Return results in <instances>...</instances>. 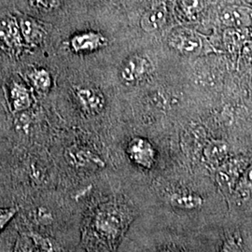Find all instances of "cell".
<instances>
[{
    "label": "cell",
    "instance_id": "1",
    "mask_svg": "<svg viewBox=\"0 0 252 252\" xmlns=\"http://www.w3.org/2000/svg\"><path fill=\"white\" fill-rule=\"evenodd\" d=\"M135 211L122 197L100 199L83 218L81 243L87 252H115L135 220Z\"/></svg>",
    "mask_w": 252,
    "mask_h": 252
},
{
    "label": "cell",
    "instance_id": "2",
    "mask_svg": "<svg viewBox=\"0 0 252 252\" xmlns=\"http://www.w3.org/2000/svg\"><path fill=\"white\" fill-rule=\"evenodd\" d=\"M168 44L180 54L194 56L203 51V40L197 33L189 29H178L172 32Z\"/></svg>",
    "mask_w": 252,
    "mask_h": 252
},
{
    "label": "cell",
    "instance_id": "3",
    "mask_svg": "<svg viewBox=\"0 0 252 252\" xmlns=\"http://www.w3.org/2000/svg\"><path fill=\"white\" fill-rule=\"evenodd\" d=\"M0 43L9 51V54H21L25 43L18 20L15 17L8 16L0 20Z\"/></svg>",
    "mask_w": 252,
    "mask_h": 252
},
{
    "label": "cell",
    "instance_id": "4",
    "mask_svg": "<svg viewBox=\"0 0 252 252\" xmlns=\"http://www.w3.org/2000/svg\"><path fill=\"white\" fill-rule=\"evenodd\" d=\"M219 18L225 27L242 29L252 25V9L243 5H227L220 9Z\"/></svg>",
    "mask_w": 252,
    "mask_h": 252
},
{
    "label": "cell",
    "instance_id": "5",
    "mask_svg": "<svg viewBox=\"0 0 252 252\" xmlns=\"http://www.w3.org/2000/svg\"><path fill=\"white\" fill-rule=\"evenodd\" d=\"M152 71V63L143 56L134 55L127 58L121 66L120 77L126 83L143 80Z\"/></svg>",
    "mask_w": 252,
    "mask_h": 252
},
{
    "label": "cell",
    "instance_id": "6",
    "mask_svg": "<svg viewBox=\"0 0 252 252\" xmlns=\"http://www.w3.org/2000/svg\"><path fill=\"white\" fill-rule=\"evenodd\" d=\"M168 18L166 4L162 0H157L140 19V27L147 33L156 32L165 26Z\"/></svg>",
    "mask_w": 252,
    "mask_h": 252
},
{
    "label": "cell",
    "instance_id": "7",
    "mask_svg": "<svg viewBox=\"0 0 252 252\" xmlns=\"http://www.w3.org/2000/svg\"><path fill=\"white\" fill-rule=\"evenodd\" d=\"M19 26L24 43L28 47L36 48L41 45L47 36V31L43 24L32 17L24 16L19 19Z\"/></svg>",
    "mask_w": 252,
    "mask_h": 252
},
{
    "label": "cell",
    "instance_id": "8",
    "mask_svg": "<svg viewBox=\"0 0 252 252\" xmlns=\"http://www.w3.org/2000/svg\"><path fill=\"white\" fill-rule=\"evenodd\" d=\"M108 44V39L97 32H83L73 36L68 46L73 53H90L97 51Z\"/></svg>",
    "mask_w": 252,
    "mask_h": 252
},
{
    "label": "cell",
    "instance_id": "9",
    "mask_svg": "<svg viewBox=\"0 0 252 252\" xmlns=\"http://www.w3.org/2000/svg\"><path fill=\"white\" fill-rule=\"evenodd\" d=\"M75 96L81 108L90 114H97L105 107V98L102 94L92 87L76 88Z\"/></svg>",
    "mask_w": 252,
    "mask_h": 252
},
{
    "label": "cell",
    "instance_id": "10",
    "mask_svg": "<svg viewBox=\"0 0 252 252\" xmlns=\"http://www.w3.org/2000/svg\"><path fill=\"white\" fill-rule=\"evenodd\" d=\"M128 154L130 158L137 164L150 168L154 162V150L153 146L142 138L132 140L128 147Z\"/></svg>",
    "mask_w": 252,
    "mask_h": 252
},
{
    "label": "cell",
    "instance_id": "11",
    "mask_svg": "<svg viewBox=\"0 0 252 252\" xmlns=\"http://www.w3.org/2000/svg\"><path fill=\"white\" fill-rule=\"evenodd\" d=\"M14 252H55V251L49 239L34 234L19 237Z\"/></svg>",
    "mask_w": 252,
    "mask_h": 252
},
{
    "label": "cell",
    "instance_id": "12",
    "mask_svg": "<svg viewBox=\"0 0 252 252\" xmlns=\"http://www.w3.org/2000/svg\"><path fill=\"white\" fill-rule=\"evenodd\" d=\"M9 99L14 112H23L31 107L32 98L29 90L21 82L14 81L9 88Z\"/></svg>",
    "mask_w": 252,
    "mask_h": 252
},
{
    "label": "cell",
    "instance_id": "13",
    "mask_svg": "<svg viewBox=\"0 0 252 252\" xmlns=\"http://www.w3.org/2000/svg\"><path fill=\"white\" fill-rule=\"evenodd\" d=\"M239 162L232 161L226 162L220 166L217 173V181L221 189H231L232 184H234L237 179L238 170H239Z\"/></svg>",
    "mask_w": 252,
    "mask_h": 252
},
{
    "label": "cell",
    "instance_id": "14",
    "mask_svg": "<svg viewBox=\"0 0 252 252\" xmlns=\"http://www.w3.org/2000/svg\"><path fill=\"white\" fill-rule=\"evenodd\" d=\"M28 80L37 92L42 94L49 92L53 85L51 73L42 67H37L31 70L28 74Z\"/></svg>",
    "mask_w": 252,
    "mask_h": 252
},
{
    "label": "cell",
    "instance_id": "15",
    "mask_svg": "<svg viewBox=\"0 0 252 252\" xmlns=\"http://www.w3.org/2000/svg\"><path fill=\"white\" fill-rule=\"evenodd\" d=\"M228 146L220 140H213L207 145L204 151V156L210 164H219L226 157Z\"/></svg>",
    "mask_w": 252,
    "mask_h": 252
},
{
    "label": "cell",
    "instance_id": "16",
    "mask_svg": "<svg viewBox=\"0 0 252 252\" xmlns=\"http://www.w3.org/2000/svg\"><path fill=\"white\" fill-rule=\"evenodd\" d=\"M69 162L76 166H86L88 164H99L101 161L90 151L73 148L67 152Z\"/></svg>",
    "mask_w": 252,
    "mask_h": 252
},
{
    "label": "cell",
    "instance_id": "17",
    "mask_svg": "<svg viewBox=\"0 0 252 252\" xmlns=\"http://www.w3.org/2000/svg\"><path fill=\"white\" fill-rule=\"evenodd\" d=\"M183 14L189 20H196L205 9V0H180Z\"/></svg>",
    "mask_w": 252,
    "mask_h": 252
},
{
    "label": "cell",
    "instance_id": "18",
    "mask_svg": "<svg viewBox=\"0 0 252 252\" xmlns=\"http://www.w3.org/2000/svg\"><path fill=\"white\" fill-rule=\"evenodd\" d=\"M32 7L42 11H52L57 9L63 3V0H29Z\"/></svg>",
    "mask_w": 252,
    "mask_h": 252
},
{
    "label": "cell",
    "instance_id": "19",
    "mask_svg": "<svg viewBox=\"0 0 252 252\" xmlns=\"http://www.w3.org/2000/svg\"><path fill=\"white\" fill-rule=\"evenodd\" d=\"M18 212V207H12L9 208H0V233L8 225L9 221L13 219Z\"/></svg>",
    "mask_w": 252,
    "mask_h": 252
},
{
    "label": "cell",
    "instance_id": "20",
    "mask_svg": "<svg viewBox=\"0 0 252 252\" xmlns=\"http://www.w3.org/2000/svg\"><path fill=\"white\" fill-rule=\"evenodd\" d=\"M172 203H174V205L180 206L182 208H193L201 204V199L196 198L194 196H189V195H185V196L180 195L177 198H174Z\"/></svg>",
    "mask_w": 252,
    "mask_h": 252
},
{
    "label": "cell",
    "instance_id": "21",
    "mask_svg": "<svg viewBox=\"0 0 252 252\" xmlns=\"http://www.w3.org/2000/svg\"><path fill=\"white\" fill-rule=\"evenodd\" d=\"M221 252H242V249L239 242L234 237H228L224 244Z\"/></svg>",
    "mask_w": 252,
    "mask_h": 252
},
{
    "label": "cell",
    "instance_id": "22",
    "mask_svg": "<svg viewBox=\"0 0 252 252\" xmlns=\"http://www.w3.org/2000/svg\"><path fill=\"white\" fill-rule=\"evenodd\" d=\"M249 86H250V88L252 90V74L251 75L250 79H249Z\"/></svg>",
    "mask_w": 252,
    "mask_h": 252
},
{
    "label": "cell",
    "instance_id": "23",
    "mask_svg": "<svg viewBox=\"0 0 252 252\" xmlns=\"http://www.w3.org/2000/svg\"><path fill=\"white\" fill-rule=\"evenodd\" d=\"M0 59H1V55H0Z\"/></svg>",
    "mask_w": 252,
    "mask_h": 252
},
{
    "label": "cell",
    "instance_id": "24",
    "mask_svg": "<svg viewBox=\"0 0 252 252\" xmlns=\"http://www.w3.org/2000/svg\"></svg>",
    "mask_w": 252,
    "mask_h": 252
}]
</instances>
